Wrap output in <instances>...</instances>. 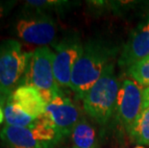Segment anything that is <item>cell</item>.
<instances>
[{"instance_id": "1", "label": "cell", "mask_w": 149, "mask_h": 148, "mask_svg": "<svg viewBox=\"0 0 149 148\" xmlns=\"http://www.w3.org/2000/svg\"><path fill=\"white\" fill-rule=\"evenodd\" d=\"M117 53L116 45L100 39H91L85 43L71 74L70 90L76 96L83 99L105 69L115 63Z\"/></svg>"}, {"instance_id": "2", "label": "cell", "mask_w": 149, "mask_h": 148, "mask_svg": "<svg viewBox=\"0 0 149 148\" xmlns=\"http://www.w3.org/2000/svg\"><path fill=\"white\" fill-rule=\"evenodd\" d=\"M119 89L120 83L113 63L83 97L85 113L99 124H106L116 113Z\"/></svg>"}, {"instance_id": "3", "label": "cell", "mask_w": 149, "mask_h": 148, "mask_svg": "<svg viewBox=\"0 0 149 148\" xmlns=\"http://www.w3.org/2000/svg\"><path fill=\"white\" fill-rule=\"evenodd\" d=\"M54 52L48 46H40L30 53L27 68L20 84L34 87L49 103L61 92L56 84L53 70Z\"/></svg>"}, {"instance_id": "4", "label": "cell", "mask_w": 149, "mask_h": 148, "mask_svg": "<svg viewBox=\"0 0 149 148\" xmlns=\"http://www.w3.org/2000/svg\"><path fill=\"white\" fill-rule=\"evenodd\" d=\"M0 138L7 148H54L64 138L38 117L33 127L5 125Z\"/></svg>"}, {"instance_id": "5", "label": "cell", "mask_w": 149, "mask_h": 148, "mask_svg": "<svg viewBox=\"0 0 149 148\" xmlns=\"http://www.w3.org/2000/svg\"><path fill=\"white\" fill-rule=\"evenodd\" d=\"M29 57L17 40H7L0 44V90L6 94L11 95L20 86Z\"/></svg>"}, {"instance_id": "6", "label": "cell", "mask_w": 149, "mask_h": 148, "mask_svg": "<svg viewBox=\"0 0 149 148\" xmlns=\"http://www.w3.org/2000/svg\"><path fill=\"white\" fill-rule=\"evenodd\" d=\"M15 32L17 38L26 43L48 46L56 39L58 27L54 18L47 13L32 11L17 21Z\"/></svg>"}, {"instance_id": "7", "label": "cell", "mask_w": 149, "mask_h": 148, "mask_svg": "<svg viewBox=\"0 0 149 148\" xmlns=\"http://www.w3.org/2000/svg\"><path fill=\"white\" fill-rule=\"evenodd\" d=\"M84 44L80 35L71 33L55 44L53 60L54 77L61 89H70L72 70L83 52Z\"/></svg>"}, {"instance_id": "8", "label": "cell", "mask_w": 149, "mask_h": 148, "mask_svg": "<svg viewBox=\"0 0 149 148\" xmlns=\"http://www.w3.org/2000/svg\"><path fill=\"white\" fill-rule=\"evenodd\" d=\"M79 107L62 92L47 103L45 112L40 118L56 130L63 138L70 136L73 129L81 120Z\"/></svg>"}, {"instance_id": "9", "label": "cell", "mask_w": 149, "mask_h": 148, "mask_svg": "<svg viewBox=\"0 0 149 148\" xmlns=\"http://www.w3.org/2000/svg\"><path fill=\"white\" fill-rule=\"evenodd\" d=\"M142 92V87L134 80L125 79L120 85L116 114L119 122L129 134L143 111Z\"/></svg>"}, {"instance_id": "10", "label": "cell", "mask_w": 149, "mask_h": 148, "mask_svg": "<svg viewBox=\"0 0 149 148\" xmlns=\"http://www.w3.org/2000/svg\"><path fill=\"white\" fill-rule=\"evenodd\" d=\"M147 57H149V17L138 24L130 34L117 60V64L120 67L129 68Z\"/></svg>"}, {"instance_id": "11", "label": "cell", "mask_w": 149, "mask_h": 148, "mask_svg": "<svg viewBox=\"0 0 149 148\" xmlns=\"http://www.w3.org/2000/svg\"><path fill=\"white\" fill-rule=\"evenodd\" d=\"M9 100L35 118L44 114L47 105L40 91L27 85L18 86L12 92Z\"/></svg>"}, {"instance_id": "12", "label": "cell", "mask_w": 149, "mask_h": 148, "mask_svg": "<svg viewBox=\"0 0 149 148\" xmlns=\"http://www.w3.org/2000/svg\"><path fill=\"white\" fill-rule=\"evenodd\" d=\"M70 137L76 148H99L95 128L85 118L78 122Z\"/></svg>"}, {"instance_id": "13", "label": "cell", "mask_w": 149, "mask_h": 148, "mask_svg": "<svg viewBox=\"0 0 149 148\" xmlns=\"http://www.w3.org/2000/svg\"><path fill=\"white\" fill-rule=\"evenodd\" d=\"M4 121L6 126L33 127L34 125H36L38 118L26 114L17 105L8 100L4 107Z\"/></svg>"}, {"instance_id": "14", "label": "cell", "mask_w": 149, "mask_h": 148, "mask_svg": "<svg viewBox=\"0 0 149 148\" xmlns=\"http://www.w3.org/2000/svg\"><path fill=\"white\" fill-rule=\"evenodd\" d=\"M130 135L137 143L149 145V108L142 111Z\"/></svg>"}, {"instance_id": "15", "label": "cell", "mask_w": 149, "mask_h": 148, "mask_svg": "<svg viewBox=\"0 0 149 148\" xmlns=\"http://www.w3.org/2000/svg\"><path fill=\"white\" fill-rule=\"evenodd\" d=\"M73 3L64 0H28L25 6L32 11L46 13L47 11H65L72 7Z\"/></svg>"}, {"instance_id": "16", "label": "cell", "mask_w": 149, "mask_h": 148, "mask_svg": "<svg viewBox=\"0 0 149 148\" xmlns=\"http://www.w3.org/2000/svg\"><path fill=\"white\" fill-rule=\"evenodd\" d=\"M127 74L141 87H149V57L127 68Z\"/></svg>"}, {"instance_id": "17", "label": "cell", "mask_w": 149, "mask_h": 148, "mask_svg": "<svg viewBox=\"0 0 149 148\" xmlns=\"http://www.w3.org/2000/svg\"><path fill=\"white\" fill-rule=\"evenodd\" d=\"M143 110L149 108V87H146L143 89Z\"/></svg>"}, {"instance_id": "18", "label": "cell", "mask_w": 149, "mask_h": 148, "mask_svg": "<svg viewBox=\"0 0 149 148\" xmlns=\"http://www.w3.org/2000/svg\"><path fill=\"white\" fill-rule=\"evenodd\" d=\"M9 97H10V95L6 94L4 91H2L0 90V106L5 107L6 103H7V101L9 100Z\"/></svg>"}, {"instance_id": "19", "label": "cell", "mask_w": 149, "mask_h": 148, "mask_svg": "<svg viewBox=\"0 0 149 148\" xmlns=\"http://www.w3.org/2000/svg\"><path fill=\"white\" fill-rule=\"evenodd\" d=\"M4 121V107L0 106V124Z\"/></svg>"}, {"instance_id": "20", "label": "cell", "mask_w": 149, "mask_h": 148, "mask_svg": "<svg viewBox=\"0 0 149 148\" xmlns=\"http://www.w3.org/2000/svg\"><path fill=\"white\" fill-rule=\"evenodd\" d=\"M5 12H6L5 7L1 4V3H0V18H1V17H3V15H5Z\"/></svg>"}, {"instance_id": "21", "label": "cell", "mask_w": 149, "mask_h": 148, "mask_svg": "<svg viewBox=\"0 0 149 148\" xmlns=\"http://www.w3.org/2000/svg\"><path fill=\"white\" fill-rule=\"evenodd\" d=\"M135 148H146V147H144V146H142V145H139V146H136Z\"/></svg>"}, {"instance_id": "22", "label": "cell", "mask_w": 149, "mask_h": 148, "mask_svg": "<svg viewBox=\"0 0 149 148\" xmlns=\"http://www.w3.org/2000/svg\"><path fill=\"white\" fill-rule=\"evenodd\" d=\"M71 148H76V147H74V146H72V147H71Z\"/></svg>"}]
</instances>
